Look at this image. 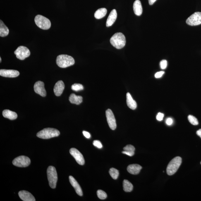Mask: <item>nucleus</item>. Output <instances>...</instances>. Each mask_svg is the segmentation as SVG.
<instances>
[{"mask_svg": "<svg viewBox=\"0 0 201 201\" xmlns=\"http://www.w3.org/2000/svg\"><path fill=\"white\" fill-rule=\"evenodd\" d=\"M133 185L128 180H125L123 182V190L126 192H130L133 189Z\"/></svg>", "mask_w": 201, "mask_h": 201, "instance_id": "a878e982", "label": "nucleus"}, {"mask_svg": "<svg viewBox=\"0 0 201 201\" xmlns=\"http://www.w3.org/2000/svg\"><path fill=\"white\" fill-rule=\"evenodd\" d=\"M14 54L18 59L24 60L30 56V51L27 47L20 46L14 51Z\"/></svg>", "mask_w": 201, "mask_h": 201, "instance_id": "6e6552de", "label": "nucleus"}, {"mask_svg": "<svg viewBox=\"0 0 201 201\" xmlns=\"http://www.w3.org/2000/svg\"><path fill=\"white\" fill-rule=\"evenodd\" d=\"M18 70H0V75L2 76L8 78H15L20 75Z\"/></svg>", "mask_w": 201, "mask_h": 201, "instance_id": "ddd939ff", "label": "nucleus"}, {"mask_svg": "<svg viewBox=\"0 0 201 201\" xmlns=\"http://www.w3.org/2000/svg\"><path fill=\"white\" fill-rule=\"evenodd\" d=\"M117 18V13L116 9L112 10L106 22V26L109 27L112 25Z\"/></svg>", "mask_w": 201, "mask_h": 201, "instance_id": "f3484780", "label": "nucleus"}, {"mask_svg": "<svg viewBox=\"0 0 201 201\" xmlns=\"http://www.w3.org/2000/svg\"><path fill=\"white\" fill-rule=\"evenodd\" d=\"M182 163L181 158L177 156L173 158L168 164L166 168V173L169 176L174 174L178 170Z\"/></svg>", "mask_w": 201, "mask_h": 201, "instance_id": "20e7f679", "label": "nucleus"}, {"mask_svg": "<svg viewBox=\"0 0 201 201\" xmlns=\"http://www.w3.org/2000/svg\"><path fill=\"white\" fill-rule=\"evenodd\" d=\"M196 134L197 135L199 136V137H200L201 138V129L197 130L196 132Z\"/></svg>", "mask_w": 201, "mask_h": 201, "instance_id": "4c0bfd02", "label": "nucleus"}, {"mask_svg": "<svg viewBox=\"0 0 201 201\" xmlns=\"http://www.w3.org/2000/svg\"><path fill=\"white\" fill-rule=\"evenodd\" d=\"M156 1V0H148L149 5H152Z\"/></svg>", "mask_w": 201, "mask_h": 201, "instance_id": "e433bc0d", "label": "nucleus"}, {"mask_svg": "<svg viewBox=\"0 0 201 201\" xmlns=\"http://www.w3.org/2000/svg\"><path fill=\"white\" fill-rule=\"evenodd\" d=\"M82 97L80 96H77L74 94H72L69 98L70 102L76 105L80 104L82 102Z\"/></svg>", "mask_w": 201, "mask_h": 201, "instance_id": "4be33fe9", "label": "nucleus"}, {"mask_svg": "<svg viewBox=\"0 0 201 201\" xmlns=\"http://www.w3.org/2000/svg\"><path fill=\"white\" fill-rule=\"evenodd\" d=\"M112 45L116 49H120L125 47L126 43L125 36L121 32L115 34L110 39Z\"/></svg>", "mask_w": 201, "mask_h": 201, "instance_id": "f257e3e1", "label": "nucleus"}, {"mask_svg": "<svg viewBox=\"0 0 201 201\" xmlns=\"http://www.w3.org/2000/svg\"><path fill=\"white\" fill-rule=\"evenodd\" d=\"M1 61H2L1 58H0V62H1Z\"/></svg>", "mask_w": 201, "mask_h": 201, "instance_id": "58836bf2", "label": "nucleus"}, {"mask_svg": "<svg viewBox=\"0 0 201 201\" xmlns=\"http://www.w3.org/2000/svg\"><path fill=\"white\" fill-rule=\"evenodd\" d=\"M123 154H126L129 156H132L135 154V147L133 145H127L123 148Z\"/></svg>", "mask_w": 201, "mask_h": 201, "instance_id": "5701e85b", "label": "nucleus"}, {"mask_svg": "<svg viewBox=\"0 0 201 201\" xmlns=\"http://www.w3.org/2000/svg\"><path fill=\"white\" fill-rule=\"evenodd\" d=\"M187 24L191 26L198 25L201 24V13L196 12L187 18Z\"/></svg>", "mask_w": 201, "mask_h": 201, "instance_id": "1a4fd4ad", "label": "nucleus"}, {"mask_svg": "<svg viewBox=\"0 0 201 201\" xmlns=\"http://www.w3.org/2000/svg\"></svg>", "mask_w": 201, "mask_h": 201, "instance_id": "ea45409f", "label": "nucleus"}, {"mask_svg": "<svg viewBox=\"0 0 201 201\" xmlns=\"http://www.w3.org/2000/svg\"><path fill=\"white\" fill-rule=\"evenodd\" d=\"M142 169L141 166L138 164H133L129 165L127 168L128 172L132 174L137 175L140 173L141 169Z\"/></svg>", "mask_w": 201, "mask_h": 201, "instance_id": "a211bd4d", "label": "nucleus"}, {"mask_svg": "<svg viewBox=\"0 0 201 201\" xmlns=\"http://www.w3.org/2000/svg\"><path fill=\"white\" fill-rule=\"evenodd\" d=\"M9 30L1 20H0V36L5 37L8 35Z\"/></svg>", "mask_w": 201, "mask_h": 201, "instance_id": "b1692460", "label": "nucleus"}, {"mask_svg": "<svg viewBox=\"0 0 201 201\" xmlns=\"http://www.w3.org/2000/svg\"><path fill=\"white\" fill-rule=\"evenodd\" d=\"M133 11L136 15L140 16L142 13L143 9L140 0H136L133 3Z\"/></svg>", "mask_w": 201, "mask_h": 201, "instance_id": "6ab92c4d", "label": "nucleus"}, {"mask_svg": "<svg viewBox=\"0 0 201 201\" xmlns=\"http://www.w3.org/2000/svg\"><path fill=\"white\" fill-rule=\"evenodd\" d=\"M109 173L113 179L116 180L119 176V172L118 170L114 168H111L109 171Z\"/></svg>", "mask_w": 201, "mask_h": 201, "instance_id": "bb28decb", "label": "nucleus"}, {"mask_svg": "<svg viewBox=\"0 0 201 201\" xmlns=\"http://www.w3.org/2000/svg\"><path fill=\"white\" fill-rule=\"evenodd\" d=\"M47 175L50 186L52 188H56L58 177L55 168L50 166L48 168Z\"/></svg>", "mask_w": 201, "mask_h": 201, "instance_id": "39448f33", "label": "nucleus"}, {"mask_svg": "<svg viewBox=\"0 0 201 201\" xmlns=\"http://www.w3.org/2000/svg\"><path fill=\"white\" fill-rule=\"evenodd\" d=\"M173 119L171 118H168L166 120V123L168 126H171L173 124Z\"/></svg>", "mask_w": 201, "mask_h": 201, "instance_id": "f704fd0d", "label": "nucleus"}, {"mask_svg": "<svg viewBox=\"0 0 201 201\" xmlns=\"http://www.w3.org/2000/svg\"><path fill=\"white\" fill-rule=\"evenodd\" d=\"M20 199L24 201H35V199L32 194L27 191H20L18 193Z\"/></svg>", "mask_w": 201, "mask_h": 201, "instance_id": "4468645a", "label": "nucleus"}, {"mask_svg": "<svg viewBox=\"0 0 201 201\" xmlns=\"http://www.w3.org/2000/svg\"><path fill=\"white\" fill-rule=\"evenodd\" d=\"M165 72L164 71H160L155 73L154 75V77L156 78H161L163 75L164 74Z\"/></svg>", "mask_w": 201, "mask_h": 201, "instance_id": "72a5a7b5", "label": "nucleus"}, {"mask_svg": "<svg viewBox=\"0 0 201 201\" xmlns=\"http://www.w3.org/2000/svg\"><path fill=\"white\" fill-rule=\"evenodd\" d=\"M106 116L109 126L111 130L116 129L117 127L116 119L112 111L109 109L106 111Z\"/></svg>", "mask_w": 201, "mask_h": 201, "instance_id": "9d476101", "label": "nucleus"}, {"mask_svg": "<svg viewBox=\"0 0 201 201\" xmlns=\"http://www.w3.org/2000/svg\"><path fill=\"white\" fill-rule=\"evenodd\" d=\"M164 117V114H163L162 113H158L157 116H156V119H157L158 121H161L162 120Z\"/></svg>", "mask_w": 201, "mask_h": 201, "instance_id": "473e14b6", "label": "nucleus"}, {"mask_svg": "<svg viewBox=\"0 0 201 201\" xmlns=\"http://www.w3.org/2000/svg\"><path fill=\"white\" fill-rule=\"evenodd\" d=\"M97 195L98 197L101 200H104L107 197V195L106 192L102 190H98L97 192Z\"/></svg>", "mask_w": 201, "mask_h": 201, "instance_id": "c756f323", "label": "nucleus"}, {"mask_svg": "<svg viewBox=\"0 0 201 201\" xmlns=\"http://www.w3.org/2000/svg\"><path fill=\"white\" fill-rule=\"evenodd\" d=\"M56 64L61 68H66L75 64V60L71 56L61 54L58 56L56 60Z\"/></svg>", "mask_w": 201, "mask_h": 201, "instance_id": "f03ea898", "label": "nucleus"}, {"mask_svg": "<svg viewBox=\"0 0 201 201\" xmlns=\"http://www.w3.org/2000/svg\"><path fill=\"white\" fill-rule=\"evenodd\" d=\"M189 121L190 123L193 125H197L199 124V122L197 118L192 115H189L188 117Z\"/></svg>", "mask_w": 201, "mask_h": 201, "instance_id": "c85d7f7f", "label": "nucleus"}, {"mask_svg": "<svg viewBox=\"0 0 201 201\" xmlns=\"http://www.w3.org/2000/svg\"><path fill=\"white\" fill-rule=\"evenodd\" d=\"M93 144L95 146V147H97L99 149H101L102 148V145L101 144V142L99 140H95L93 142Z\"/></svg>", "mask_w": 201, "mask_h": 201, "instance_id": "2f4dec72", "label": "nucleus"}, {"mask_svg": "<svg viewBox=\"0 0 201 201\" xmlns=\"http://www.w3.org/2000/svg\"><path fill=\"white\" fill-rule=\"evenodd\" d=\"M69 180L70 183L74 188L76 192L79 195L82 196L83 195V193L81 187L79 185L78 182L72 176L69 177Z\"/></svg>", "mask_w": 201, "mask_h": 201, "instance_id": "dca6fc26", "label": "nucleus"}, {"mask_svg": "<svg viewBox=\"0 0 201 201\" xmlns=\"http://www.w3.org/2000/svg\"><path fill=\"white\" fill-rule=\"evenodd\" d=\"M35 22L39 28L43 30H48L50 28L51 24L50 20L46 17L40 15L35 17Z\"/></svg>", "mask_w": 201, "mask_h": 201, "instance_id": "423d86ee", "label": "nucleus"}, {"mask_svg": "<svg viewBox=\"0 0 201 201\" xmlns=\"http://www.w3.org/2000/svg\"><path fill=\"white\" fill-rule=\"evenodd\" d=\"M107 10L105 8H101L98 9L94 13V17L97 19H100L106 16Z\"/></svg>", "mask_w": 201, "mask_h": 201, "instance_id": "393cba45", "label": "nucleus"}, {"mask_svg": "<svg viewBox=\"0 0 201 201\" xmlns=\"http://www.w3.org/2000/svg\"><path fill=\"white\" fill-rule=\"evenodd\" d=\"M60 134V132L56 129L47 128L39 132L37 134V136L41 139H49L58 137Z\"/></svg>", "mask_w": 201, "mask_h": 201, "instance_id": "7ed1b4c3", "label": "nucleus"}, {"mask_svg": "<svg viewBox=\"0 0 201 201\" xmlns=\"http://www.w3.org/2000/svg\"><path fill=\"white\" fill-rule=\"evenodd\" d=\"M83 134L84 136L86 137L87 138L89 139L90 138L91 135L89 132L85 131H84L83 132Z\"/></svg>", "mask_w": 201, "mask_h": 201, "instance_id": "c9c22d12", "label": "nucleus"}, {"mask_svg": "<svg viewBox=\"0 0 201 201\" xmlns=\"http://www.w3.org/2000/svg\"><path fill=\"white\" fill-rule=\"evenodd\" d=\"M126 102L127 105L130 109L135 110L137 107V103L134 100L129 93L128 92L126 94Z\"/></svg>", "mask_w": 201, "mask_h": 201, "instance_id": "aec40b11", "label": "nucleus"}, {"mask_svg": "<svg viewBox=\"0 0 201 201\" xmlns=\"http://www.w3.org/2000/svg\"><path fill=\"white\" fill-rule=\"evenodd\" d=\"M65 84L62 80L58 81L55 85L54 87V92L56 96H60L61 95L64 90Z\"/></svg>", "mask_w": 201, "mask_h": 201, "instance_id": "2eb2a0df", "label": "nucleus"}, {"mask_svg": "<svg viewBox=\"0 0 201 201\" xmlns=\"http://www.w3.org/2000/svg\"><path fill=\"white\" fill-rule=\"evenodd\" d=\"M34 91L37 94H39L43 97L46 96V91L44 88V84L43 82L38 81L34 84Z\"/></svg>", "mask_w": 201, "mask_h": 201, "instance_id": "f8f14e48", "label": "nucleus"}, {"mask_svg": "<svg viewBox=\"0 0 201 201\" xmlns=\"http://www.w3.org/2000/svg\"><path fill=\"white\" fill-rule=\"evenodd\" d=\"M71 88L75 91H79L83 90V86L80 84H75L72 86Z\"/></svg>", "mask_w": 201, "mask_h": 201, "instance_id": "cd10ccee", "label": "nucleus"}, {"mask_svg": "<svg viewBox=\"0 0 201 201\" xmlns=\"http://www.w3.org/2000/svg\"><path fill=\"white\" fill-rule=\"evenodd\" d=\"M13 164L17 167H26L30 165L31 160L26 156H20L15 158L13 161Z\"/></svg>", "mask_w": 201, "mask_h": 201, "instance_id": "0eeeda50", "label": "nucleus"}, {"mask_svg": "<svg viewBox=\"0 0 201 201\" xmlns=\"http://www.w3.org/2000/svg\"><path fill=\"white\" fill-rule=\"evenodd\" d=\"M160 66L162 69H165L167 66V61L166 60H162L160 63Z\"/></svg>", "mask_w": 201, "mask_h": 201, "instance_id": "7c9ffc66", "label": "nucleus"}, {"mask_svg": "<svg viewBox=\"0 0 201 201\" xmlns=\"http://www.w3.org/2000/svg\"><path fill=\"white\" fill-rule=\"evenodd\" d=\"M2 115L5 118H8L11 120L17 119L18 115L15 112L9 110H5L3 111Z\"/></svg>", "mask_w": 201, "mask_h": 201, "instance_id": "412c9836", "label": "nucleus"}, {"mask_svg": "<svg viewBox=\"0 0 201 201\" xmlns=\"http://www.w3.org/2000/svg\"><path fill=\"white\" fill-rule=\"evenodd\" d=\"M70 153L73 156L79 164L82 166L85 164V160L83 155L77 149L74 148L70 149Z\"/></svg>", "mask_w": 201, "mask_h": 201, "instance_id": "9b49d317", "label": "nucleus"}]
</instances>
